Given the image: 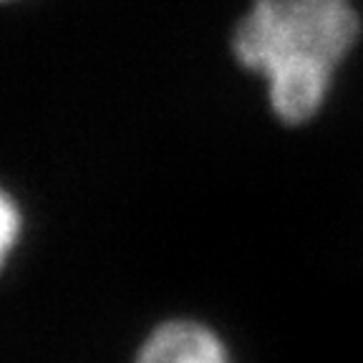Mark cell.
I'll return each mask as SVG.
<instances>
[{"mask_svg": "<svg viewBox=\"0 0 363 363\" xmlns=\"http://www.w3.org/2000/svg\"><path fill=\"white\" fill-rule=\"evenodd\" d=\"M358 35L353 0H252L233 33V53L265 81L280 121L306 124L325 106Z\"/></svg>", "mask_w": 363, "mask_h": 363, "instance_id": "1", "label": "cell"}, {"mask_svg": "<svg viewBox=\"0 0 363 363\" xmlns=\"http://www.w3.org/2000/svg\"><path fill=\"white\" fill-rule=\"evenodd\" d=\"M0 3H6V0H0Z\"/></svg>", "mask_w": 363, "mask_h": 363, "instance_id": "4", "label": "cell"}, {"mask_svg": "<svg viewBox=\"0 0 363 363\" xmlns=\"http://www.w3.org/2000/svg\"><path fill=\"white\" fill-rule=\"evenodd\" d=\"M23 227H26V220H23L18 199L6 187H0V275L8 267L11 257L16 255L23 240Z\"/></svg>", "mask_w": 363, "mask_h": 363, "instance_id": "3", "label": "cell"}, {"mask_svg": "<svg viewBox=\"0 0 363 363\" xmlns=\"http://www.w3.org/2000/svg\"><path fill=\"white\" fill-rule=\"evenodd\" d=\"M134 363H235L230 348L210 325L174 318L144 338Z\"/></svg>", "mask_w": 363, "mask_h": 363, "instance_id": "2", "label": "cell"}]
</instances>
